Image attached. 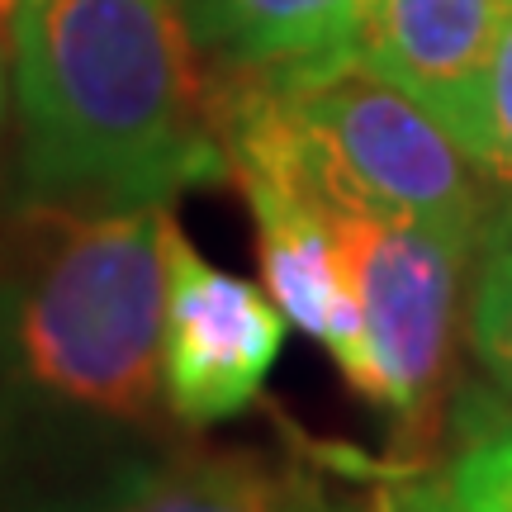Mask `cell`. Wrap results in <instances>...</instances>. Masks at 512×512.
Returning a JSON list of instances; mask_svg holds the SVG:
<instances>
[{"label": "cell", "instance_id": "7c38bea8", "mask_svg": "<svg viewBox=\"0 0 512 512\" xmlns=\"http://www.w3.org/2000/svg\"><path fill=\"white\" fill-rule=\"evenodd\" d=\"M0 110H5V43H0Z\"/></svg>", "mask_w": 512, "mask_h": 512}, {"label": "cell", "instance_id": "8fae6325", "mask_svg": "<svg viewBox=\"0 0 512 512\" xmlns=\"http://www.w3.org/2000/svg\"><path fill=\"white\" fill-rule=\"evenodd\" d=\"M479 176L512 190V5L498 34L489 81H484V110H479V143H475Z\"/></svg>", "mask_w": 512, "mask_h": 512}, {"label": "cell", "instance_id": "7a4b0ae2", "mask_svg": "<svg viewBox=\"0 0 512 512\" xmlns=\"http://www.w3.org/2000/svg\"><path fill=\"white\" fill-rule=\"evenodd\" d=\"M166 204L72 219L19 309L24 370L110 418H147L162 389Z\"/></svg>", "mask_w": 512, "mask_h": 512}, {"label": "cell", "instance_id": "52a82bcc", "mask_svg": "<svg viewBox=\"0 0 512 512\" xmlns=\"http://www.w3.org/2000/svg\"><path fill=\"white\" fill-rule=\"evenodd\" d=\"M214 72H318L351 62L366 0H185Z\"/></svg>", "mask_w": 512, "mask_h": 512}, {"label": "cell", "instance_id": "8992f818", "mask_svg": "<svg viewBox=\"0 0 512 512\" xmlns=\"http://www.w3.org/2000/svg\"><path fill=\"white\" fill-rule=\"evenodd\" d=\"M238 190L252 204L261 233V275L271 304L304 337L328 347L337 370L347 375L361 351V304L323 204L280 185H238Z\"/></svg>", "mask_w": 512, "mask_h": 512}, {"label": "cell", "instance_id": "277c9868", "mask_svg": "<svg viewBox=\"0 0 512 512\" xmlns=\"http://www.w3.org/2000/svg\"><path fill=\"white\" fill-rule=\"evenodd\" d=\"M285 342L271 294L209 266L181 228H166L162 384L171 413L190 427L238 418L266 389Z\"/></svg>", "mask_w": 512, "mask_h": 512}, {"label": "cell", "instance_id": "6da1fadb", "mask_svg": "<svg viewBox=\"0 0 512 512\" xmlns=\"http://www.w3.org/2000/svg\"><path fill=\"white\" fill-rule=\"evenodd\" d=\"M200 53L185 0H15L24 190L138 209L228 176L219 72Z\"/></svg>", "mask_w": 512, "mask_h": 512}, {"label": "cell", "instance_id": "5b68a950", "mask_svg": "<svg viewBox=\"0 0 512 512\" xmlns=\"http://www.w3.org/2000/svg\"><path fill=\"white\" fill-rule=\"evenodd\" d=\"M512 0H366L361 67L432 114L475 162L484 81Z\"/></svg>", "mask_w": 512, "mask_h": 512}, {"label": "cell", "instance_id": "30bf717a", "mask_svg": "<svg viewBox=\"0 0 512 512\" xmlns=\"http://www.w3.org/2000/svg\"><path fill=\"white\" fill-rule=\"evenodd\" d=\"M470 347L512 399V223L494 238L470 299Z\"/></svg>", "mask_w": 512, "mask_h": 512}, {"label": "cell", "instance_id": "ba28073f", "mask_svg": "<svg viewBox=\"0 0 512 512\" xmlns=\"http://www.w3.org/2000/svg\"><path fill=\"white\" fill-rule=\"evenodd\" d=\"M110 512H323V503L290 475H275L247 456L181 460L147 475Z\"/></svg>", "mask_w": 512, "mask_h": 512}, {"label": "cell", "instance_id": "3957f363", "mask_svg": "<svg viewBox=\"0 0 512 512\" xmlns=\"http://www.w3.org/2000/svg\"><path fill=\"white\" fill-rule=\"evenodd\" d=\"M347 256L361 304V351L342 380L408 432L432 418L451 347L456 280L470 247L399 214L351 200H318Z\"/></svg>", "mask_w": 512, "mask_h": 512}, {"label": "cell", "instance_id": "4fadbf2b", "mask_svg": "<svg viewBox=\"0 0 512 512\" xmlns=\"http://www.w3.org/2000/svg\"><path fill=\"white\" fill-rule=\"evenodd\" d=\"M10 5H15V0H0V15H10Z\"/></svg>", "mask_w": 512, "mask_h": 512}, {"label": "cell", "instance_id": "9c48e42d", "mask_svg": "<svg viewBox=\"0 0 512 512\" xmlns=\"http://www.w3.org/2000/svg\"><path fill=\"white\" fill-rule=\"evenodd\" d=\"M399 512H512V422L479 432L432 489H408Z\"/></svg>", "mask_w": 512, "mask_h": 512}]
</instances>
